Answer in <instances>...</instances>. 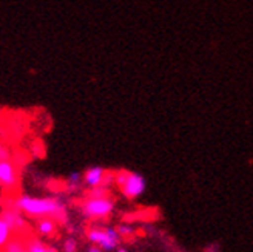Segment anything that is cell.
<instances>
[{"label": "cell", "instance_id": "cell-1", "mask_svg": "<svg viewBox=\"0 0 253 252\" xmlns=\"http://www.w3.org/2000/svg\"><path fill=\"white\" fill-rule=\"evenodd\" d=\"M6 207H14L22 212L27 218L39 220V218H53L57 223L68 221V209L65 203L56 197H33V195H20L9 201Z\"/></svg>", "mask_w": 253, "mask_h": 252}, {"label": "cell", "instance_id": "cell-2", "mask_svg": "<svg viewBox=\"0 0 253 252\" xmlns=\"http://www.w3.org/2000/svg\"><path fill=\"white\" fill-rule=\"evenodd\" d=\"M81 213L82 217L91 221H100L108 218L113 210H115V201L108 195L104 197H85L81 203Z\"/></svg>", "mask_w": 253, "mask_h": 252}, {"label": "cell", "instance_id": "cell-3", "mask_svg": "<svg viewBox=\"0 0 253 252\" xmlns=\"http://www.w3.org/2000/svg\"><path fill=\"white\" fill-rule=\"evenodd\" d=\"M86 240L93 246L102 249L104 252H113L119 248V243L122 237L119 235L116 228H110V226H102V228H90L86 231Z\"/></svg>", "mask_w": 253, "mask_h": 252}, {"label": "cell", "instance_id": "cell-4", "mask_svg": "<svg viewBox=\"0 0 253 252\" xmlns=\"http://www.w3.org/2000/svg\"><path fill=\"white\" fill-rule=\"evenodd\" d=\"M115 181L121 189V194L126 200H136L139 197H142L147 189L145 178L141 173H136V172L121 170L116 173Z\"/></svg>", "mask_w": 253, "mask_h": 252}, {"label": "cell", "instance_id": "cell-5", "mask_svg": "<svg viewBox=\"0 0 253 252\" xmlns=\"http://www.w3.org/2000/svg\"><path fill=\"white\" fill-rule=\"evenodd\" d=\"M0 218L9 226L12 234L27 237L25 234L28 231V221L22 212H19L14 207H5V209H2V212H0Z\"/></svg>", "mask_w": 253, "mask_h": 252}, {"label": "cell", "instance_id": "cell-6", "mask_svg": "<svg viewBox=\"0 0 253 252\" xmlns=\"http://www.w3.org/2000/svg\"><path fill=\"white\" fill-rule=\"evenodd\" d=\"M111 175H108V172L100 166H93L82 173V183L90 189H96L100 186L107 187Z\"/></svg>", "mask_w": 253, "mask_h": 252}, {"label": "cell", "instance_id": "cell-7", "mask_svg": "<svg viewBox=\"0 0 253 252\" xmlns=\"http://www.w3.org/2000/svg\"><path fill=\"white\" fill-rule=\"evenodd\" d=\"M19 184V173L16 164L9 161H0V187L14 189Z\"/></svg>", "mask_w": 253, "mask_h": 252}, {"label": "cell", "instance_id": "cell-8", "mask_svg": "<svg viewBox=\"0 0 253 252\" xmlns=\"http://www.w3.org/2000/svg\"><path fill=\"white\" fill-rule=\"evenodd\" d=\"M36 232L41 237H53L57 232V221L53 218H39L36 221Z\"/></svg>", "mask_w": 253, "mask_h": 252}, {"label": "cell", "instance_id": "cell-9", "mask_svg": "<svg viewBox=\"0 0 253 252\" xmlns=\"http://www.w3.org/2000/svg\"><path fill=\"white\" fill-rule=\"evenodd\" d=\"M23 235H16L14 238L6 243V246L3 248V252H28L27 251V242H25Z\"/></svg>", "mask_w": 253, "mask_h": 252}, {"label": "cell", "instance_id": "cell-10", "mask_svg": "<svg viewBox=\"0 0 253 252\" xmlns=\"http://www.w3.org/2000/svg\"><path fill=\"white\" fill-rule=\"evenodd\" d=\"M25 242H27V251L28 252H46L48 251V246L37 237H27L25 238Z\"/></svg>", "mask_w": 253, "mask_h": 252}, {"label": "cell", "instance_id": "cell-11", "mask_svg": "<svg viewBox=\"0 0 253 252\" xmlns=\"http://www.w3.org/2000/svg\"><path fill=\"white\" fill-rule=\"evenodd\" d=\"M12 238V231L9 229V226L0 218V249H3L6 243Z\"/></svg>", "mask_w": 253, "mask_h": 252}, {"label": "cell", "instance_id": "cell-12", "mask_svg": "<svg viewBox=\"0 0 253 252\" xmlns=\"http://www.w3.org/2000/svg\"><path fill=\"white\" fill-rule=\"evenodd\" d=\"M82 184V173L79 172H71L68 176H67V187L70 192H74L78 191Z\"/></svg>", "mask_w": 253, "mask_h": 252}, {"label": "cell", "instance_id": "cell-13", "mask_svg": "<svg viewBox=\"0 0 253 252\" xmlns=\"http://www.w3.org/2000/svg\"><path fill=\"white\" fill-rule=\"evenodd\" d=\"M62 252H78V242H76V238L73 237L65 238L62 245Z\"/></svg>", "mask_w": 253, "mask_h": 252}, {"label": "cell", "instance_id": "cell-14", "mask_svg": "<svg viewBox=\"0 0 253 252\" xmlns=\"http://www.w3.org/2000/svg\"><path fill=\"white\" fill-rule=\"evenodd\" d=\"M11 159V150L8 146L0 143V161H9Z\"/></svg>", "mask_w": 253, "mask_h": 252}, {"label": "cell", "instance_id": "cell-15", "mask_svg": "<svg viewBox=\"0 0 253 252\" xmlns=\"http://www.w3.org/2000/svg\"><path fill=\"white\" fill-rule=\"evenodd\" d=\"M118 232L121 237H131L134 234V229L131 228V226H126V224H122L118 228Z\"/></svg>", "mask_w": 253, "mask_h": 252}, {"label": "cell", "instance_id": "cell-16", "mask_svg": "<svg viewBox=\"0 0 253 252\" xmlns=\"http://www.w3.org/2000/svg\"><path fill=\"white\" fill-rule=\"evenodd\" d=\"M86 252H104V251H102V249H99V248H96V246H93V245H91L90 248H88V249H86Z\"/></svg>", "mask_w": 253, "mask_h": 252}, {"label": "cell", "instance_id": "cell-17", "mask_svg": "<svg viewBox=\"0 0 253 252\" xmlns=\"http://www.w3.org/2000/svg\"><path fill=\"white\" fill-rule=\"evenodd\" d=\"M46 252H59V249L54 248V246H48V251Z\"/></svg>", "mask_w": 253, "mask_h": 252}, {"label": "cell", "instance_id": "cell-18", "mask_svg": "<svg viewBox=\"0 0 253 252\" xmlns=\"http://www.w3.org/2000/svg\"><path fill=\"white\" fill-rule=\"evenodd\" d=\"M116 252H130V251H128V249H125V248H118Z\"/></svg>", "mask_w": 253, "mask_h": 252}]
</instances>
